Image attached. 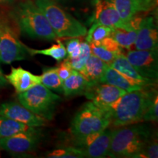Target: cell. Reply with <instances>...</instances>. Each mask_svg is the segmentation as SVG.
<instances>
[{"label":"cell","mask_w":158,"mask_h":158,"mask_svg":"<svg viewBox=\"0 0 158 158\" xmlns=\"http://www.w3.org/2000/svg\"><path fill=\"white\" fill-rule=\"evenodd\" d=\"M109 65L142 87H154L157 85V81L146 78L138 73L123 54L116 57Z\"/></svg>","instance_id":"e0dca14e"},{"label":"cell","mask_w":158,"mask_h":158,"mask_svg":"<svg viewBox=\"0 0 158 158\" xmlns=\"http://www.w3.org/2000/svg\"><path fill=\"white\" fill-rule=\"evenodd\" d=\"M19 103L48 121L54 118L56 108L61 98L42 84L18 94Z\"/></svg>","instance_id":"8992f818"},{"label":"cell","mask_w":158,"mask_h":158,"mask_svg":"<svg viewBox=\"0 0 158 158\" xmlns=\"http://www.w3.org/2000/svg\"><path fill=\"white\" fill-rule=\"evenodd\" d=\"M110 125L109 108H102L92 101L84 103L75 114L70 124L73 138H81L101 132Z\"/></svg>","instance_id":"5b68a950"},{"label":"cell","mask_w":158,"mask_h":158,"mask_svg":"<svg viewBox=\"0 0 158 158\" xmlns=\"http://www.w3.org/2000/svg\"><path fill=\"white\" fill-rule=\"evenodd\" d=\"M99 83L113 85V86L125 90L126 92H131V91L141 89L143 88L130 79L127 78L124 75L120 73L115 69L111 68L110 65H108L107 69L105 71L103 76L99 81Z\"/></svg>","instance_id":"ffe728a7"},{"label":"cell","mask_w":158,"mask_h":158,"mask_svg":"<svg viewBox=\"0 0 158 158\" xmlns=\"http://www.w3.org/2000/svg\"><path fill=\"white\" fill-rule=\"evenodd\" d=\"M26 49L31 56H35L37 54L45 55V56L52 57L58 62L62 61L68 56L66 48H65L64 44L59 40H57V44L53 45L52 46L48 48L37 50V49H32L26 46Z\"/></svg>","instance_id":"cb8c5ba5"},{"label":"cell","mask_w":158,"mask_h":158,"mask_svg":"<svg viewBox=\"0 0 158 158\" xmlns=\"http://www.w3.org/2000/svg\"><path fill=\"white\" fill-rule=\"evenodd\" d=\"M40 141V131L31 127L10 137L0 138V149L16 155L28 153L36 149Z\"/></svg>","instance_id":"30bf717a"},{"label":"cell","mask_w":158,"mask_h":158,"mask_svg":"<svg viewBox=\"0 0 158 158\" xmlns=\"http://www.w3.org/2000/svg\"><path fill=\"white\" fill-rule=\"evenodd\" d=\"M114 3L123 21L130 22L134 16L152 10L157 7V0H110Z\"/></svg>","instance_id":"9a60e30c"},{"label":"cell","mask_w":158,"mask_h":158,"mask_svg":"<svg viewBox=\"0 0 158 158\" xmlns=\"http://www.w3.org/2000/svg\"><path fill=\"white\" fill-rule=\"evenodd\" d=\"M137 33L138 29L128 31L123 29L115 28L113 29L110 37H112L122 48L130 50L135 43Z\"/></svg>","instance_id":"603a6c76"},{"label":"cell","mask_w":158,"mask_h":158,"mask_svg":"<svg viewBox=\"0 0 158 158\" xmlns=\"http://www.w3.org/2000/svg\"><path fill=\"white\" fill-rule=\"evenodd\" d=\"M149 124L138 123L113 130L108 157L138 158L154 135Z\"/></svg>","instance_id":"7a4b0ae2"},{"label":"cell","mask_w":158,"mask_h":158,"mask_svg":"<svg viewBox=\"0 0 158 158\" xmlns=\"http://www.w3.org/2000/svg\"><path fill=\"white\" fill-rule=\"evenodd\" d=\"M90 85L78 71L73 70L70 76L62 81V93L66 97L84 94Z\"/></svg>","instance_id":"44dd1931"},{"label":"cell","mask_w":158,"mask_h":158,"mask_svg":"<svg viewBox=\"0 0 158 158\" xmlns=\"http://www.w3.org/2000/svg\"><path fill=\"white\" fill-rule=\"evenodd\" d=\"M136 50H154L158 48V31L155 17L142 18L135 43Z\"/></svg>","instance_id":"5bb4252c"},{"label":"cell","mask_w":158,"mask_h":158,"mask_svg":"<svg viewBox=\"0 0 158 158\" xmlns=\"http://www.w3.org/2000/svg\"><path fill=\"white\" fill-rule=\"evenodd\" d=\"M5 78L14 87L18 94L25 92L41 83L40 76L34 75L21 67L12 68L10 73L5 76Z\"/></svg>","instance_id":"2e32d148"},{"label":"cell","mask_w":158,"mask_h":158,"mask_svg":"<svg viewBox=\"0 0 158 158\" xmlns=\"http://www.w3.org/2000/svg\"><path fill=\"white\" fill-rule=\"evenodd\" d=\"M13 0H0V4H3V3H8V2H11Z\"/></svg>","instance_id":"e575fe53"},{"label":"cell","mask_w":158,"mask_h":158,"mask_svg":"<svg viewBox=\"0 0 158 158\" xmlns=\"http://www.w3.org/2000/svg\"><path fill=\"white\" fill-rule=\"evenodd\" d=\"M108 65L109 64L92 54L86 60L84 68L78 72L89 84H94L99 83Z\"/></svg>","instance_id":"d6986e66"},{"label":"cell","mask_w":158,"mask_h":158,"mask_svg":"<svg viewBox=\"0 0 158 158\" xmlns=\"http://www.w3.org/2000/svg\"><path fill=\"white\" fill-rule=\"evenodd\" d=\"M63 9L75 13L85 12L90 7H94L97 0H53Z\"/></svg>","instance_id":"484cf974"},{"label":"cell","mask_w":158,"mask_h":158,"mask_svg":"<svg viewBox=\"0 0 158 158\" xmlns=\"http://www.w3.org/2000/svg\"><path fill=\"white\" fill-rule=\"evenodd\" d=\"M35 4L46 17L57 38L86 36V27L53 0H35Z\"/></svg>","instance_id":"277c9868"},{"label":"cell","mask_w":158,"mask_h":158,"mask_svg":"<svg viewBox=\"0 0 158 158\" xmlns=\"http://www.w3.org/2000/svg\"><path fill=\"white\" fill-rule=\"evenodd\" d=\"M73 70V69L71 68L70 64L65 59L63 62H61L59 66L57 67V73H58V75L61 81H63L65 79L68 78L70 76Z\"/></svg>","instance_id":"d6a6232c"},{"label":"cell","mask_w":158,"mask_h":158,"mask_svg":"<svg viewBox=\"0 0 158 158\" xmlns=\"http://www.w3.org/2000/svg\"><path fill=\"white\" fill-rule=\"evenodd\" d=\"M155 87L127 92L118 98L109 107L110 124L118 127L143 122L146 110L157 95Z\"/></svg>","instance_id":"6da1fadb"},{"label":"cell","mask_w":158,"mask_h":158,"mask_svg":"<svg viewBox=\"0 0 158 158\" xmlns=\"http://www.w3.org/2000/svg\"><path fill=\"white\" fill-rule=\"evenodd\" d=\"M91 52L108 64H110L118 56L123 54L122 48L112 37H107L102 40L89 43Z\"/></svg>","instance_id":"ac0fdd59"},{"label":"cell","mask_w":158,"mask_h":158,"mask_svg":"<svg viewBox=\"0 0 158 158\" xmlns=\"http://www.w3.org/2000/svg\"><path fill=\"white\" fill-rule=\"evenodd\" d=\"M7 83H8V81H7V79H6L5 76L3 75L2 72L0 70V88L7 86Z\"/></svg>","instance_id":"836d02e7"},{"label":"cell","mask_w":158,"mask_h":158,"mask_svg":"<svg viewBox=\"0 0 158 158\" xmlns=\"http://www.w3.org/2000/svg\"><path fill=\"white\" fill-rule=\"evenodd\" d=\"M33 127L17 122L12 118L0 116V138H7L21 132L27 131Z\"/></svg>","instance_id":"7402d4cb"},{"label":"cell","mask_w":158,"mask_h":158,"mask_svg":"<svg viewBox=\"0 0 158 158\" xmlns=\"http://www.w3.org/2000/svg\"><path fill=\"white\" fill-rule=\"evenodd\" d=\"M158 118V95H156L146 110L143 122H156Z\"/></svg>","instance_id":"1f68e13d"},{"label":"cell","mask_w":158,"mask_h":158,"mask_svg":"<svg viewBox=\"0 0 158 158\" xmlns=\"http://www.w3.org/2000/svg\"><path fill=\"white\" fill-rule=\"evenodd\" d=\"M13 16L21 31L31 38L48 41L57 38L46 17L31 0L20 2Z\"/></svg>","instance_id":"3957f363"},{"label":"cell","mask_w":158,"mask_h":158,"mask_svg":"<svg viewBox=\"0 0 158 158\" xmlns=\"http://www.w3.org/2000/svg\"><path fill=\"white\" fill-rule=\"evenodd\" d=\"M113 29L106 26L93 22L91 28L86 33V42L90 43L92 42L102 40L106 37H109Z\"/></svg>","instance_id":"4316f807"},{"label":"cell","mask_w":158,"mask_h":158,"mask_svg":"<svg viewBox=\"0 0 158 158\" xmlns=\"http://www.w3.org/2000/svg\"><path fill=\"white\" fill-rule=\"evenodd\" d=\"M113 129L107 127L101 132L81 138H73V147L81 150L85 157L103 158L108 156Z\"/></svg>","instance_id":"9c48e42d"},{"label":"cell","mask_w":158,"mask_h":158,"mask_svg":"<svg viewBox=\"0 0 158 158\" xmlns=\"http://www.w3.org/2000/svg\"><path fill=\"white\" fill-rule=\"evenodd\" d=\"M126 92H127L113 85L97 83L91 84L84 95L96 106L108 109L114 102Z\"/></svg>","instance_id":"7c38bea8"},{"label":"cell","mask_w":158,"mask_h":158,"mask_svg":"<svg viewBox=\"0 0 158 158\" xmlns=\"http://www.w3.org/2000/svg\"><path fill=\"white\" fill-rule=\"evenodd\" d=\"M158 157L157 138L154 134L138 158H157Z\"/></svg>","instance_id":"f546056e"},{"label":"cell","mask_w":158,"mask_h":158,"mask_svg":"<svg viewBox=\"0 0 158 158\" xmlns=\"http://www.w3.org/2000/svg\"><path fill=\"white\" fill-rule=\"evenodd\" d=\"M92 22L106 26L112 29L119 28L126 30L138 29L142 18L135 15L130 21H123L114 3L110 0H97L94 7Z\"/></svg>","instance_id":"ba28073f"},{"label":"cell","mask_w":158,"mask_h":158,"mask_svg":"<svg viewBox=\"0 0 158 158\" xmlns=\"http://www.w3.org/2000/svg\"><path fill=\"white\" fill-rule=\"evenodd\" d=\"M81 52L77 58L70 59L68 57H66L64 59L70 64L71 68L77 71H80L84 68L86 60H87L90 55L92 54L90 45L89 44V43H81Z\"/></svg>","instance_id":"83f0119b"},{"label":"cell","mask_w":158,"mask_h":158,"mask_svg":"<svg viewBox=\"0 0 158 158\" xmlns=\"http://www.w3.org/2000/svg\"><path fill=\"white\" fill-rule=\"evenodd\" d=\"M125 56L141 76L151 80L157 81V49L130 51Z\"/></svg>","instance_id":"8fae6325"},{"label":"cell","mask_w":158,"mask_h":158,"mask_svg":"<svg viewBox=\"0 0 158 158\" xmlns=\"http://www.w3.org/2000/svg\"><path fill=\"white\" fill-rule=\"evenodd\" d=\"M0 116L12 118L33 127H43L48 121L27 109L21 103L15 102H8L2 104L0 106Z\"/></svg>","instance_id":"4fadbf2b"},{"label":"cell","mask_w":158,"mask_h":158,"mask_svg":"<svg viewBox=\"0 0 158 158\" xmlns=\"http://www.w3.org/2000/svg\"><path fill=\"white\" fill-rule=\"evenodd\" d=\"M41 84L51 91L62 93V81L59 78L57 68H47L43 70L40 76Z\"/></svg>","instance_id":"d4e9b609"},{"label":"cell","mask_w":158,"mask_h":158,"mask_svg":"<svg viewBox=\"0 0 158 158\" xmlns=\"http://www.w3.org/2000/svg\"><path fill=\"white\" fill-rule=\"evenodd\" d=\"M26 45L5 19L0 17V62L11 64L27 58Z\"/></svg>","instance_id":"52a82bcc"},{"label":"cell","mask_w":158,"mask_h":158,"mask_svg":"<svg viewBox=\"0 0 158 158\" xmlns=\"http://www.w3.org/2000/svg\"><path fill=\"white\" fill-rule=\"evenodd\" d=\"M66 51L68 56L70 59L77 58L81 52V45L78 37H73L69 40L66 43Z\"/></svg>","instance_id":"4dcf8cb0"},{"label":"cell","mask_w":158,"mask_h":158,"mask_svg":"<svg viewBox=\"0 0 158 158\" xmlns=\"http://www.w3.org/2000/svg\"><path fill=\"white\" fill-rule=\"evenodd\" d=\"M46 157L50 158H83L85 157L81 150L78 148L68 146L53 150L47 154Z\"/></svg>","instance_id":"f1b7e54d"}]
</instances>
